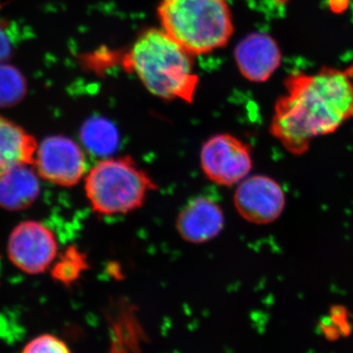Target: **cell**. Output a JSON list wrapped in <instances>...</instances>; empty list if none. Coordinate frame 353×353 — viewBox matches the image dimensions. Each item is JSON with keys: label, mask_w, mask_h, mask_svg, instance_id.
<instances>
[{"label": "cell", "mask_w": 353, "mask_h": 353, "mask_svg": "<svg viewBox=\"0 0 353 353\" xmlns=\"http://www.w3.org/2000/svg\"><path fill=\"white\" fill-rule=\"evenodd\" d=\"M22 353H72L68 345L50 334H41L26 345Z\"/></svg>", "instance_id": "cell-16"}, {"label": "cell", "mask_w": 353, "mask_h": 353, "mask_svg": "<svg viewBox=\"0 0 353 353\" xmlns=\"http://www.w3.org/2000/svg\"><path fill=\"white\" fill-rule=\"evenodd\" d=\"M225 227V214L214 199L196 196L190 199L176 215V231L182 240L192 245L209 243Z\"/></svg>", "instance_id": "cell-9"}, {"label": "cell", "mask_w": 353, "mask_h": 353, "mask_svg": "<svg viewBox=\"0 0 353 353\" xmlns=\"http://www.w3.org/2000/svg\"><path fill=\"white\" fill-rule=\"evenodd\" d=\"M32 165L41 179L60 187H74L88 171L82 146L74 139L60 134L41 141Z\"/></svg>", "instance_id": "cell-6"}, {"label": "cell", "mask_w": 353, "mask_h": 353, "mask_svg": "<svg viewBox=\"0 0 353 353\" xmlns=\"http://www.w3.org/2000/svg\"><path fill=\"white\" fill-rule=\"evenodd\" d=\"M88 267L87 255L71 246L53 269V277L62 284L70 285L77 282Z\"/></svg>", "instance_id": "cell-15"}, {"label": "cell", "mask_w": 353, "mask_h": 353, "mask_svg": "<svg viewBox=\"0 0 353 353\" xmlns=\"http://www.w3.org/2000/svg\"><path fill=\"white\" fill-rule=\"evenodd\" d=\"M28 85L20 70L0 63V108H13L24 99Z\"/></svg>", "instance_id": "cell-14"}, {"label": "cell", "mask_w": 353, "mask_h": 353, "mask_svg": "<svg viewBox=\"0 0 353 353\" xmlns=\"http://www.w3.org/2000/svg\"><path fill=\"white\" fill-rule=\"evenodd\" d=\"M39 176L32 165L16 167L0 176V208L20 211L31 206L41 192Z\"/></svg>", "instance_id": "cell-11"}, {"label": "cell", "mask_w": 353, "mask_h": 353, "mask_svg": "<svg viewBox=\"0 0 353 353\" xmlns=\"http://www.w3.org/2000/svg\"><path fill=\"white\" fill-rule=\"evenodd\" d=\"M7 250L17 268L37 275L43 273L57 259L58 243L54 234L43 223L25 221L13 230Z\"/></svg>", "instance_id": "cell-7"}, {"label": "cell", "mask_w": 353, "mask_h": 353, "mask_svg": "<svg viewBox=\"0 0 353 353\" xmlns=\"http://www.w3.org/2000/svg\"><path fill=\"white\" fill-rule=\"evenodd\" d=\"M157 183L132 157L99 160L85 176V196L95 214L127 215L141 208Z\"/></svg>", "instance_id": "cell-4"}, {"label": "cell", "mask_w": 353, "mask_h": 353, "mask_svg": "<svg viewBox=\"0 0 353 353\" xmlns=\"http://www.w3.org/2000/svg\"><path fill=\"white\" fill-rule=\"evenodd\" d=\"M202 173L210 182L233 187L250 176L252 148L231 134H216L205 141L199 153Z\"/></svg>", "instance_id": "cell-5"}, {"label": "cell", "mask_w": 353, "mask_h": 353, "mask_svg": "<svg viewBox=\"0 0 353 353\" xmlns=\"http://www.w3.org/2000/svg\"><path fill=\"white\" fill-rule=\"evenodd\" d=\"M37 148L34 137L0 116V176L16 167L32 165Z\"/></svg>", "instance_id": "cell-12"}, {"label": "cell", "mask_w": 353, "mask_h": 353, "mask_svg": "<svg viewBox=\"0 0 353 353\" xmlns=\"http://www.w3.org/2000/svg\"><path fill=\"white\" fill-rule=\"evenodd\" d=\"M123 65L158 99L194 102L199 78L192 55L163 30L152 28L141 32Z\"/></svg>", "instance_id": "cell-2"}, {"label": "cell", "mask_w": 353, "mask_h": 353, "mask_svg": "<svg viewBox=\"0 0 353 353\" xmlns=\"http://www.w3.org/2000/svg\"><path fill=\"white\" fill-rule=\"evenodd\" d=\"M14 50L13 41L3 26L0 25V63L12 57Z\"/></svg>", "instance_id": "cell-17"}, {"label": "cell", "mask_w": 353, "mask_h": 353, "mask_svg": "<svg viewBox=\"0 0 353 353\" xmlns=\"http://www.w3.org/2000/svg\"><path fill=\"white\" fill-rule=\"evenodd\" d=\"M83 150L94 157H112L120 143L119 132L110 120L104 117L88 118L80 130Z\"/></svg>", "instance_id": "cell-13"}, {"label": "cell", "mask_w": 353, "mask_h": 353, "mask_svg": "<svg viewBox=\"0 0 353 353\" xmlns=\"http://www.w3.org/2000/svg\"><path fill=\"white\" fill-rule=\"evenodd\" d=\"M157 14L161 29L192 57L224 48L234 34L227 0H161Z\"/></svg>", "instance_id": "cell-3"}, {"label": "cell", "mask_w": 353, "mask_h": 353, "mask_svg": "<svg viewBox=\"0 0 353 353\" xmlns=\"http://www.w3.org/2000/svg\"><path fill=\"white\" fill-rule=\"evenodd\" d=\"M234 204L241 217L248 222L266 225L282 214L285 196L282 187L270 176H248L236 187Z\"/></svg>", "instance_id": "cell-8"}, {"label": "cell", "mask_w": 353, "mask_h": 353, "mask_svg": "<svg viewBox=\"0 0 353 353\" xmlns=\"http://www.w3.org/2000/svg\"><path fill=\"white\" fill-rule=\"evenodd\" d=\"M234 59L246 80L263 83L280 67L282 52L275 39L269 34L252 32L238 43L234 50Z\"/></svg>", "instance_id": "cell-10"}, {"label": "cell", "mask_w": 353, "mask_h": 353, "mask_svg": "<svg viewBox=\"0 0 353 353\" xmlns=\"http://www.w3.org/2000/svg\"><path fill=\"white\" fill-rule=\"evenodd\" d=\"M285 87L287 94L276 102L270 132L292 154H303L313 139L353 118V64L292 74Z\"/></svg>", "instance_id": "cell-1"}, {"label": "cell", "mask_w": 353, "mask_h": 353, "mask_svg": "<svg viewBox=\"0 0 353 353\" xmlns=\"http://www.w3.org/2000/svg\"><path fill=\"white\" fill-rule=\"evenodd\" d=\"M350 0H330V6L334 12L340 13L347 8Z\"/></svg>", "instance_id": "cell-18"}]
</instances>
